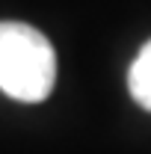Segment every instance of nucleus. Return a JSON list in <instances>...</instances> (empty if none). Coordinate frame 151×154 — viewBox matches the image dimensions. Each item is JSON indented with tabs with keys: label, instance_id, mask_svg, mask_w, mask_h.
<instances>
[{
	"label": "nucleus",
	"instance_id": "1",
	"mask_svg": "<svg viewBox=\"0 0 151 154\" xmlns=\"http://www.w3.org/2000/svg\"><path fill=\"white\" fill-rule=\"evenodd\" d=\"M54 80V45L30 24L0 21V92L24 104H39L51 95Z\"/></svg>",
	"mask_w": 151,
	"mask_h": 154
},
{
	"label": "nucleus",
	"instance_id": "2",
	"mask_svg": "<svg viewBox=\"0 0 151 154\" xmlns=\"http://www.w3.org/2000/svg\"><path fill=\"white\" fill-rule=\"evenodd\" d=\"M128 89L142 110H151V42H145L133 59L128 71Z\"/></svg>",
	"mask_w": 151,
	"mask_h": 154
}]
</instances>
